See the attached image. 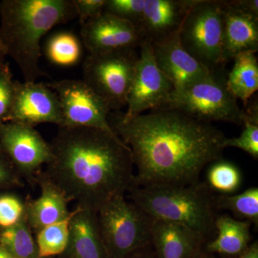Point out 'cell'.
<instances>
[{
	"label": "cell",
	"instance_id": "cell-1",
	"mask_svg": "<svg viewBox=\"0 0 258 258\" xmlns=\"http://www.w3.org/2000/svg\"><path fill=\"white\" fill-rule=\"evenodd\" d=\"M108 120L132 152L134 187L195 184L225 149L221 130L176 110L157 108L130 120L111 112Z\"/></svg>",
	"mask_w": 258,
	"mask_h": 258
},
{
	"label": "cell",
	"instance_id": "cell-2",
	"mask_svg": "<svg viewBox=\"0 0 258 258\" xmlns=\"http://www.w3.org/2000/svg\"><path fill=\"white\" fill-rule=\"evenodd\" d=\"M44 174L77 206L96 212L134 187L132 152L118 136L98 129L59 127Z\"/></svg>",
	"mask_w": 258,
	"mask_h": 258
},
{
	"label": "cell",
	"instance_id": "cell-3",
	"mask_svg": "<svg viewBox=\"0 0 258 258\" xmlns=\"http://www.w3.org/2000/svg\"><path fill=\"white\" fill-rule=\"evenodd\" d=\"M76 17L73 0L1 2L0 45L18 64L25 82H36L44 75L39 64L42 37Z\"/></svg>",
	"mask_w": 258,
	"mask_h": 258
},
{
	"label": "cell",
	"instance_id": "cell-4",
	"mask_svg": "<svg viewBox=\"0 0 258 258\" xmlns=\"http://www.w3.org/2000/svg\"><path fill=\"white\" fill-rule=\"evenodd\" d=\"M127 195L153 219L186 226L208 240L215 236V194L205 182L134 187Z\"/></svg>",
	"mask_w": 258,
	"mask_h": 258
},
{
	"label": "cell",
	"instance_id": "cell-5",
	"mask_svg": "<svg viewBox=\"0 0 258 258\" xmlns=\"http://www.w3.org/2000/svg\"><path fill=\"white\" fill-rule=\"evenodd\" d=\"M225 67L210 74L179 91H173L159 108L176 110L202 121H223L237 125L244 123V112L229 91Z\"/></svg>",
	"mask_w": 258,
	"mask_h": 258
},
{
	"label": "cell",
	"instance_id": "cell-6",
	"mask_svg": "<svg viewBox=\"0 0 258 258\" xmlns=\"http://www.w3.org/2000/svg\"><path fill=\"white\" fill-rule=\"evenodd\" d=\"M96 214L108 258H125L150 245L154 219L125 195L110 199Z\"/></svg>",
	"mask_w": 258,
	"mask_h": 258
},
{
	"label": "cell",
	"instance_id": "cell-7",
	"mask_svg": "<svg viewBox=\"0 0 258 258\" xmlns=\"http://www.w3.org/2000/svg\"><path fill=\"white\" fill-rule=\"evenodd\" d=\"M225 0H196L179 31L181 45L210 70L224 66L223 13Z\"/></svg>",
	"mask_w": 258,
	"mask_h": 258
},
{
	"label": "cell",
	"instance_id": "cell-8",
	"mask_svg": "<svg viewBox=\"0 0 258 258\" xmlns=\"http://www.w3.org/2000/svg\"><path fill=\"white\" fill-rule=\"evenodd\" d=\"M139 55L137 49L88 54L83 64V81L101 96L111 111L126 106Z\"/></svg>",
	"mask_w": 258,
	"mask_h": 258
},
{
	"label": "cell",
	"instance_id": "cell-9",
	"mask_svg": "<svg viewBox=\"0 0 258 258\" xmlns=\"http://www.w3.org/2000/svg\"><path fill=\"white\" fill-rule=\"evenodd\" d=\"M60 101L63 123L69 128H90L117 136L110 125L111 109L83 80L64 79L47 84Z\"/></svg>",
	"mask_w": 258,
	"mask_h": 258
},
{
	"label": "cell",
	"instance_id": "cell-10",
	"mask_svg": "<svg viewBox=\"0 0 258 258\" xmlns=\"http://www.w3.org/2000/svg\"><path fill=\"white\" fill-rule=\"evenodd\" d=\"M127 100V110L120 112L123 120H130L147 111L160 108L174 91L170 81L158 67L149 42H143Z\"/></svg>",
	"mask_w": 258,
	"mask_h": 258
},
{
	"label": "cell",
	"instance_id": "cell-11",
	"mask_svg": "<svg viewBox=\"0 0 258 258\" xmlns=\"http://www.w3.org/2000/svg\"><path fill=\"white\" fill-rule=\"evenodd\" d=\"M0 144L23 179L36 181L52 157L47 143L35 127L5 122L0 124Z\"/></svg>",
	"mask_w": 258,
	"mask_h": 258
},
{
	"label": "cell",
	"instance_id": "cell-12",
	"mask_svg": "<svg viewBox=\"0 0 258 258\" xmlns=\"http://www.w3.org/2000/svg\"><path fill=\"white\" fill-rule=\"evenodd\" d=\"M8 122L35 127L42 123L62 126L60 101L47 85L15 81L14 96Z\"/></svg>",
	"mask_w": 258,
	"mask_h": 258
},
{
	"label": "cell",
	"instance_id": "cell-13",
	"mask_svg": "<svg viewBox=\"0 0 258 258\" xmlns=\"http://www.w3.org/2000/svg\"><path fill=\"white\" fill-rule=\"evenodd\" d=\"M81 27L82 44L88 54H103L137 49L142 43L133 24L103 13Z\"/></svg>",
	"mask_w": 258,
	"mask_h": 258
},
{
	"label": "cell",
	"instance_id": "cell-14",
	"mask_svg": "<svg viewBox=\"0 0 258 258\" xmlns=\"http://www.w3.org/2000/svg\"><path fill=\"white\" fill-rule=\"evenodd\" d=\"M195 3L196 0H145L142 20L137 27L142 41L153 45L179 33Z\"/></svg>",
	"mask_w": 258,
	"mask_h": 258
},
{
	"label": "cell",
	"instance_id": "cell-15",
	"mask_svg": "<svg viewBox=\"0 0 258 258\" xmlns=\"http://www.w3.org/2000/svg\"><path fill=\"white\" fill-rule=\"evenodd\" d=\"M179 34L152 45L156 63L172 84L174 91L184 89L206 77L211 71L185 50Z\"/></svg>",
	"mask_w": 258,
	"mask_h": 258
},
{
	"label": "cell",
	"instance_id": "cell-16",
	"mask_svg": "<svg viewBox=\"0 0 258 258\" xmlns=\"http://www.w3.org/2000/svg\"><path fill=\"white\" fill-rule=\"evenodd\" d=\"M258 50V15L246 11L236 0L226 1L223 13V46L222 62L243 52Z\"/></svg>",
	"mask_w": 258,
	"mask_h": 258
},
{
	"label": "cell",
	"instance_id": "cell-17",
	"mask_svg": "<svg viewBox=\"0 0 258 258\" xmlns=\"http://www.w3.org/2000/svg\"><path fill=\"white\" fill-rule=\"evenodd\" d=\"M208 240L186 226L154 219L151 245L157 258H191Z\"/></svg>",
	"mask_w": 258,
	"mask_h": 258
},
{
	"label": "cell",
	"instance_id": "cell-18",
	"mask_svg": "<svg viewBox=\"0 0 258 258\" xmlns=\"http://www.w3.org/2000/svg\"><path fill=\"white\" fill-rule=\"evenodd\" d=\"M41 194L37 200L25 204V218L33 232L60 222L71 215L68 204L71 200L63 191L41 172L37 177Z\"/></svg>",
	"mask_w": 258,
	"mask_h": 258
},
{
	"label": "cell",
	"instance_id": "cell-19",
	"mask_svg": "<svg viewBox=\"0 0 258 258\" xmlns=\"http://www.w3.org/2000/svg\"><path fill=\"white\" fill-rule=\"evenodd\" d=\"M70 223L69 240L63 254L68 258H108L96 212L77 206Z\"/></svg>",
	"mask_w": 258,
	"mask_h": 258
},
{
	"label": "cell",
	"instance_id": "cell-20",
	"mask_svg": "<svg viewBox=\"0 0 258 258\" xmlns=\"http://www.w3.org/2000/svg\"><path fill=\"white\" fill-rule=\"evenodd\" d=\"M252 224L228 215H217L213 240L205 244V250L212 254L234 257L242 254L251 244Z\"/></svg>",
	"mask_w": 258,
	"mask_h": 258
},
{
	"label": "cell",
	"instance_id": "cell-21",
	"mask_svg": "<svg viewBox=\"0 0 258 258\" xmlns=\"http://www.w3.org/2000/svg\"><path fill=\"white\" fill-rule=\"evenodd\" d=\"M234 64L227 74L229 91L244 106L258 90V62L254 52L239 54L234 57Z\"/></svg>",
	"mask_w": 258,
	"mask_h": 258
},
{
	"label": "cell",
	"instance_id": "cell-22",
	"mask_svg": "<svg viewBox=\"0 0 258 258\" xmlns=\"http://www.w3.org/2000/svg\"><path fill=\"white\" fill-rule=\"evenodd\" d=\"M217 211L230 212L237 220L249 222L258 227V188H248L237 195H217L215 197Z\"/></svg>",
	"mask_w": 258,
	"mask_h": 258
},
{
	"label": "cell",
	"instance_id": "cell-23",
	"mask_svg": "<svg viewBox=\"0 0 258 258\" xmlns=\"http://www.w3.org/2000/svg\"><path fill=\"white\" fill-rule=\"evenodd\" d=\"M0 245L14 258H39L36 240L25 217L13 227L0 230Z\"/></svg>",
	"mask_w": 258,
	"mask_h": 258
},
{
	"label": "cell",
	"instance_id": "cell-24",
	"mask_svg": "<svg viewBox=\"0 0 258 258\" xmlns=\"http://www.w3.org/2000/svg\"><path fill=\"white\" fill-rule=\"evenodd\" d=\"M45 52L52 63L62 67H71L81 60L82 45L79 39L72 32H61L49 39Z\"/></svg>",
	"mask_w": 258,
	"mask_h": 258
},
{
	"label": "cell",
	"instance_id": "cell-25",
	"mask_svg": "<svg viewBox=\"0 0 258 258\" xmlns=\"http://www.w3.org/2000/svg\"><path fill=\"white\" fill-rule=\"evenodd\" d=\"M71 215L60 222L44 227L37 233L36 244L39 258H47L63 254L69 240L70 223L74 215Z\"/></svg>",
	"mask_w": 258,
	"mask_h": 258
},
{
	"label": "cell",
	"instance_id": "cell-26",
	"mask_svg": "<svg viewBox=\"0 0 258 258\" xmlns=\"http://www.w3.org/2000/svg\"><path fill=\"white\" fill-rule=\"evenodd\" d=\"M205 183L217 195H233L240 188L242 174L235 164L219 159L210 164Z\"/></svg>",
	"mask_w": 258,
	"mask_h": 258
},
{
	"label": "cell",
	"instance_id": "cell-27",
	"mask_svg": "<svg viewBox=\"0 0 258 258\" xmlns=\"http://www.w3.org/2000/svg\"><path fill=\"white\" fill-rule=\"evenodd\" d=\"M244 110V129L238 137L226 139L225 148L234 147L247 153L255 160L258 159V105L257 101L247 103Z\"/></svg>",
	"mask_w": 258,
	"mask_h": 258
},
{
	"label": "cell",
	"instance_id": "cell-28",
	"mask_svg": "<svg viewBox=\"0 0 258 258\" xmlns=\"http://www.w3.org/2000/svg\"><path fill=\"white\" fill-rule=\"evenodd\" d=\"M145 0H106L103 13L133 24L137 28L142 20Z\"/></svg>",
	"mask_w": 258,
	"mask_h": 258
},
{
	"label": "cell",
	"instance_id": "cell-29",
	"mask_svg": "<svg viewBox=\"0 0 258 258\" xmlns=\"http://www.w3.org/2000/svg\"><path fill=\"white\" fill-rule=\"evenodd\" d=\"M25 217V204L13 194L0 195V230L13 227Z\"/></svg>",
	"mask_w": 258,
	"mask_h": 258
},
{
	"label": "cell",
	"instance_id": "cell-30",
	"mask_svg": "<svg viewBox=\"0 0 258 258\" xmlns=\"http://www.w3.org/2000/svg\"><path fill=\"white\" fill-rule=\"evenodd\" d=\"M14 84L13 74L7 62L0 69V124L8 121L14 96Z\"/></svg>",
	"mask_w": 258,
	"mask_h": 258
},
{
	"label": "cell",
	"instance_id": "cell-31",
	"mask_svg": "<svg viewBox=\"0 0 258 258\" xmlns=\"http://www.w3.org/2000/svg\"><path fill=\"white\" fill-rule=\"evenodd\" d=\"M23 186V178L0 144V191Z\"/></svg>",
	"mask_w": 258,
	"mask_h": 258
},
{
	"label": "cell",
	"instance_id": "cell-32",
	"mask_svg": "<svg viewBox=\"0 0 258 258\" xmlns=\"http://www.w3.org/2000/svg\"><path fill=\"white\" fill-rule=\"evenodd\" d=\"M106 0H73L76 17L81 25L103 13Z\"/></svg>",
	"mask_w": 258,
	"mask_h": 258
},
{
	"label": "cell",
	"instance_id": "cell-33",
	"mask_svg": "<svg viewBox=\"0 0 258 258\" xmlns=\"http://www.w3.org/2000/svg\"><path fill=\"white\" fill-rule=\"evenodd\" d=\"M236 2L242 9L252 14L258 15L257 0H236Z\"/></svg>",
	"mask_w": 258,
	"mask_h": 258
},
{
	"label": "cell",
	"instance_id": "cell-34",
	"mask_svg": "<svg viewBox=\"0 0 258 258\" xmlns=\"http://www.w3.org/2000/svg\"><path fill=\"white\" fill-rule=\"evenodd\" d=\"M225 258H258V243L257 241L251 242L247 249L242 254L234 257H225Z\"/></svg>",
	"mask_w": 258,
	"mask_h": 258
},
{
	"label": "cell",
	"instance_id": "cell-35",
	"mask_svg": "<svg viewBox=\"0 0 258 258\" xmlns=\"http://www.w3.org/2000/svg\"><path fill=\"white\" fill-rule=\"evenodd\" d=\"M191 258H215V257L213 254L210 253L208 251L205 250V248H203L199 251L198 253Z\"/></svg>",
	"mask_w": 258,
	"mask_h": 258
},
{
	"label": "cell",
	"instance_id": "cell-36",
	"mask_svg": "<svg viewBox=\"0 0 258 258\" xmlns=\"http://www.w3.org/2000/svg\"><path fill=\"white\" fill-rule=\"evenodd\" d=\"M5 57H6V55H5L4 50H3V47L0 45V69H3L5 64L7 63Z\"/></svg>",
	"mask_w": 258,
	"mask_h": 258
},
{
	"label": "cell",
	"instance_id": "cell-37",
	"mask_svg": "<svg viewBox=\"0 0 258 258\" xmlns=\"http://www.w3.org/2000/svg\"><path fill=\"white\" fill-rule=\"evenodd\" d=\"M0 258H14L3 246L0 245Z\"/></svg>",
	"mask_w": 258,
	"mask_h": 258
},
{
	"label": "cell",
	"instance_id": "cell-38",
	"mask_svg": "<svg viewBox=\"0 0 258 258\" xmlns=\"http://www.w3.org/2000/svg\"><path fill=\"white\" fill-rule=\"evenodd\" d=\"M66 258H68V257H66Z\"/></svg>",
	"mask_w": 258,
	"mask_h": 258
}]
</instances>
